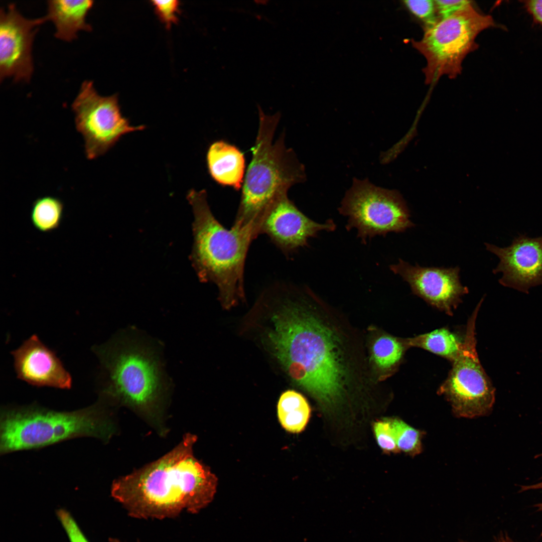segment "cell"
<instances>
[{
	"label": "cell",
	"instance_id": "cell-13",
	"mask_svg": "<svg viewBox=\"0 0 542 542\" xmlns=\"http://www.w3.org/2000/svg\"><path fill=\"white\" fill-rule=\"evenodd\" d=\"M336 228L332 219L320 223L302 212L285 195L267 210L258 226L259 234L264 233L286 255H290L307 246L309 238L321 231H333Z\"/></svg>",
	"mask_w": 542,
	"mask_h": 542
},
{
	"label": "cell",
	"instance_id": "cell-26",
	"mask_svg": "<svg viewBox=\"0 0 542 542\" xmlns=\"http://www.w3.org/2000/svg\"><path fill=\"white\" fill-rule=\"evenodd\" d=\"M152 2L161 20L168 27L176 22L179 6L178 1H153Z\"/></svg>",
	"mask_w": 542,
	"mask_h": 542
},
{
	"label": "cell",
	"instance_id": "cell-31",
	"mask_svg": "<svg viewBox=\"0 0 542 542\" xmlns=\"http://www.w3.org/2000/svg\"><path fill=\"white\" fill-rule=\"evenodd\" d=\"M113 542H122V541L120 540H119V539H116Z\"/></svg>",
	"mask_w": 542,
	"mask_h": 542
},
{
	"label": "cell",
	"instance_id": "cell-30",
	"mask_svg": "<svg viewBox=\"0 0 542 542\" xmlns=\"http://www.w3.org/2000/svg\"><path fill=\"white\" fill-rule=\"evenodd\" d=\"M497 542H514L509 538L506 537H502Z\"/></svg>",
	"mask_w": 542,
	"mask_h": 542
},
{
	"label": "cell",
	"instance_id": "cell-3",
	"mask_svg": "<svg viewBox=\"0 0 542 542\" xmlns=\"http://www.w3.org/2000/svg\"><path fill=\"white\" fill-rule=\"evenodd\" d=\"M92 350L102 369L103 397L156 419L170 387L156 345L131 330L94 346Z\"/></svg>",
	"mask_w": 542,
	"mask_h": 542
},
{
	"label": "cell",
	"instance_id": "cell-22",
	"mask_svg": "<svg viewBox=\"0 0 542 542\" xmlns=\"http://www.w3.org/2000/svg\"><path fill=\"white\" fill-rule=\"evenodd\" d=\"M392 435L399 451L414 456L422 451L421 431L397 418L388 419Z\"/></svg>",
	"mask_w": 542,
	"mask_h": 542
},
{
	"label": "cell",
	"instance_id": "cell-23",
	"mask_svg": "<svg viewBox=\"0 0 542 542\" xmlns=\"http://www.w3.org/2000/svg\"><path fill=\"white\" fill-rule=\"evenodd\" d=\"M404 7L424 25V30L430 28L439 21L435 3L431 0H412L402 2Z\"/></svg>",
	"mask_w": 542,
	"mask_h": 542
},
{
	"label": "cell",
	"instance_id": "cell-17",
	"mask_svg": "<svg viewBox=\"0 0 542 542\" xmlns=\"http://www.w3.org/2000/svg\"><path fill=\"white\" fill-rule=\"evenodd\" d=\"M206 160L208 172L215 181L236 190L241 189L245 160L238 148L222 140L214 142L208 148Z\"/></svg>",
	"mask_w": 542,
	"mask_h": 542
},
{
	"label": "cell",
	"instance_id": "cell-19",
	"mask_svg": "<svg viewBox=\"0 0 542 542\" xmlns=\"http://www.w3.org/2000/svg\"><path fill=\"white\" fill-rule=\"evenodd\" d=\"M278 415L282 427L287 431L299 433L309 422L311 408L306 398L294 390L284 392L278 403Z\"/></svg>",
	"mask_w": 542,
	"mask_h": 542
},
{
	"label": "cell",
	"instance_id": "cell-10",
	"mask_svg": "<svg viewBox=\"0 0 542 542\" xmlns=\"http://www.w3.org/2000/svg\"><path fill=\"white\" fill-rule=\"evenodd\" d=\"M77 131L82 136L86 158L104 155L123 135L142 130L144 125H130L121 112L116 95H99L93 82L85 80L72 104Z\"/></svg>",
	"mask_w": 542,
	"mask_h": 542
},
{
	"label": "cell",
	"instance_id": "cell-28",
	"mask_svg": "<svg viewBox=\"0 0 542 542\" xmlns=\"http://www.w3.org/2000/svg\"><path fill=\"white\" fill-rule=\"evenodd\" d=\"M522 3L533 22L542 27V0L524 1Z\"/></svg>",
	"mask_w": 542,
	"mask_h": 542
},
{
	"label": "cell",
	"instance_id": "cell-8",
	"mask_svg": "<svg viewBox=\"0 0 542 542\" xmlns=\"http://www.w3.org/2000/svg\"><path fill=\"white\" fill-rule=\"evenodd\" d=\"M338 210L348 217L346 229H356L357 236L364 244L367 238L404 232L415 226L397 191L377 186L367 179H353Z\"/></svg>",
	"mask_w": 542,
	"mask_h": 542
},
{
	"label": "cell",
	"instance_id": "cell-24",
	"mask_svg": "<svg viewBox=\"0 0 542 542\" xmlns=\"http://www.w3.org/2000/svg\"><path fill=\"white\" fill-rule=\"evenodd\" d=\"M373 428L377 443L383 451L386 453H394L399 452L388 419L375 422Z\"/></svg>",
	"mask_w": 542,
	"mask_h": 542
},
{
	"label": "cell",
	"instance_id": "cell-4",
	"mask_svg": "<svg viewBox=\"0 0 542 542\" xmlns=\"http://www.w3.org/2000/svg\"><path fill=\"white\" fill-rule=\"evenodd\" d=\"M205 190H189L192 208V265L199 280L214 284L223 308L229 310L245 301L244 270L251 242L258 236L251 226L225 228L212 213Z\"/></svg>",
	"mask_w": 542,
	"mask_h": 542
},
{
	"label": "cell",
	"instance_id": "cell-15",
	"mask_svg": "<svg viewBox=\"0 0 542 542\" xmlns=\"http://www.w3.org/2000/svg\"><path fill=\"white\" fill-rule=\"evenodd\" d=\"M17 377L36 386L69 389L72 377L56 353L36 335L12 352Z\"/></svg>",
	"mask_w": 542,
	"mask_h": 542
},
{
	"label": "cell",
	"instance_id": "cell-12",
	"mask_svg": "<svg viewBox=\"0 0 542 542\" xmlns=\"http://www.w3.org/2000/svg\"><path fill=\"white\" fill-rule=\"evenodd\" d=\"M389 267L409 284L414 295L449 315L453 314V310L462 303V297L469 293L468 287L460 281L458 266L423 267L418 263L414 266L399 258L397 263Z\"/></svg>",
	"mask_w": 542,
	"mask_h": 542
},
{
	"label": "cell",
	"instance_id": "cell-14",
	"mask_svg": "<svg viewBox=\"0 0 542 542\" xmlns=\"http://www.w3.org/2000/svg\"><path fill=\"white\" fill-rule=\"evenodd\" d=\"M484 244L487 250L499 258L493 273H502L498 280L502 286L528 294L531 287L542 285V236L520 234L503 248Z\"/></svg>",
	"mask_w": 542,
	"mask_h": 542
},
{
	"label": "cell",
	"instance_id": "cell-20",
	"mask_svg": "<svg viewBox=\"0 0 542 542\" xmlns=\"http://www.w3.org/2000/svg\"><path fill=\"white\" fill-rule=\"evenodd\" d=\"M409 348L417 347L444 357L451 362L458 356L462 341L449 329L443 328L405 338Z\"/></svg>",
	"mask_w": 542,
	"mask_h": 542
},
{
	"label": "cell",
	"instance_id": "cell-18",
	"mask_svg": "<svg viewBox=\"0 0 542 542\" xmlns=\"http://www.w3.org/2000/svg\"><path fill=\"white\" fill-rule=\"evenodd\" d=\"M93 6V1L90 0L48 1L45 17L55 26V37L70 42L76 39L80 31H91L92 27L86 18Z\"/></svg>",
	"mask_w": 542,
	"mask_h": 542
},
{
	"label": "cell",
	"instance_id": "cell-29",
	"mask_svg": "<svg viewBox=\"0 0 542 542\" xmlns=\"http://www.w3.org/2000/svg\"><path fill=\"white\" fill-rule=\"evenodd\" d=\"M540 457H542V453L535 456V458H537ZM540 489H542V481L531 485L520 486L519 492H521L530 490H536ZM535 507L537 508V510L538 511H542V502L536 504L535 505ZM541 535H542V532Z\"/></svg>",
	"mask_w": 542,
	"mask_h": 542
},
{
	"label": "cell",
	"instance_id": "cell-6",
	"mask_svg": "<svg viewBox=\"0 0 542 542\" xmlns=\"http://www.w3.org/2000/svg\"><path fill=\"white\" fill-rule=\"evenodd\" d=\"M1 454L36 449L63 440L89 436L108 441L115 426L102 402L74 412L30 406L1 412Z\"/></svg>",
	"mask_w": 542,
	"mask_h": 542
},
{
	"label": "cell",
	"instance_id": "cell-7",
	"mask_svg": "<svg viewBox=\"0 0 542 542\" xmlns=\"http://www.w3.org/2000/svg\"><path fill=\"white\" fill-rule=\"evenodd\" d=\"M498 27L492 17L478 12L471 3L425 29L412 45L426 59V84L444 75L455 78L462 71L466 56L477 48L475 40L483 31Z\"/></svg>",
	"mask_w": 542,
	"mask_h": 542
},
{
	"label": "cell",
	"instance_id": "cell-2",
	"mask_svg": "<svg viewBox=\"0 0 542 542\" xmlns=\"http://www.w3.org/2000/svg\"><path fill=\"white\" fill-rule=\"evenodd\" d=\"M185 434L173 449L112 483V497L131 517L162 520L197 514L213 501L218 479L193 454L197 441Z\"/></svg>",
	"mask_w": 542,
	"mask_h": 542
},
{
	"label": "cell",
	"instance_id": "cell-16",
	"mask_svg": "<svg viewBox=\"0 0 542 542\" xmlns=\"http://www.w3.org/2000/svg\"><path fill=\"white\" fill-rule=\"evenodd\" d=\"M368 363L374 377L384 382L395 373L409 349L405 338L394 336L375 325L364 333Z\"/></svg>",
	"mask_w": 542,
	"mask_h": 542
},
{
	"label": "cell",
	"instance_id": "cell-11",
	"mask_svg": "<svg viewBox=\"0 0 542 542\" xmlns=\"http://www.w3.org/2000/svg\"><path fill=\"white\" fill-rule=\"evenodd\" d=\"M45 16L24 17L14 4L0 11V80L12 77L15 82H29L34 64L32 46L38 27Z\"/></svg>",
	"mask_w": 542,
	"mask_h": 542
},
{
	"label": "cell",
	"instance_id": "cell-21",
	"mask_svg": "<svg viewBox=\"0 0 542 542\" xmlns=\"http://www.w3.org/2000/svg\"><path fill=\"white\" fill-rule=\"evenodd\" d=\"M64 205L59 198L50 196L37 198L33 203L31 220L36 229L43 232L52 231L60 225Z\"/></svg>",
	"mask_w": 542,
	"mask_h": 542
},
{
	"label": "cell",
	"instance_id": "cell-9",
	"mask_svg": "<svg viewBox=\"0 0 542 542\" xmlns=\"http://www.w3.org/2000/svg\"><path fill=\"white\" fill-rule=\"evenodd\" d=\"M481 300L467 324L459 354L452 361L450 372L438 393L450 402L458 417L472 418L489 415L495 402V389L481 365L476 351L475 323Z\"/></svg>",
	"mask_w": 542,
	"mask_h": 542
},
{
	"label": "cell",
	"instance_id": "cell-27",
	"mask_svg": "<svg viewBox=\"0 0 542 542\" xmlns=\"http://www.w3.org/2000/svg\"><path fill=\"white\" fill-rule=\"evenodd\" d=\"M439 21L444 19L471 3L465 0L434 1Z\"/></svg>",
	"mask_w": 542,
	"mask_h": 542
},
{
	"label": "cell",
	"instance_id": "cell-25",
	"mask_svg": "<svg viewBox=\"0 0 542 542\" xmlns=\"http://www.w3.org/2000/svg\"><path fill=\"white\" fill-rule=\"evenodd\" d=\"M56 514L70 542H89L68 511L60 509L56 511Z\"/></svg>",
	"mask_w": 542,
	"mask_h": 542
},
{
	"label": "cell",
	"instance_id": "cell-5",
	"mask_svg": "<svg viewBox=\"0 0 542 542\" xmlns=\"http://www.w3.org/2000/svg\"><path fill=\"white\" fill-rule=\"evenodd\" d=\"M259 125L252 158L244 176L240 203L233 227L252 226L259 222L269 207L288 194L294 185L306 180L304 165L285 145V132L275 142L281 113L268 115L257 105Z\"/></svg>",
	"mask_w": 542,
	"mask_h": 542
},
{
	"label": "cell",
	"instance_id": "cell-1",
	"mask_svg": "<svg viewBox=\"0 0 542 542\" xmlns=\"http://www.w3.org/2000/svg\"><path fill=\"white\" fill-rule=\"evenodd\" d=\"M251 330L286 378L325 407L381 387L364 334L307 287L285 285L259 305Z\"/></svg>",
	"mask_w": 542,
	"mask_h": 542
}]
</instances>
